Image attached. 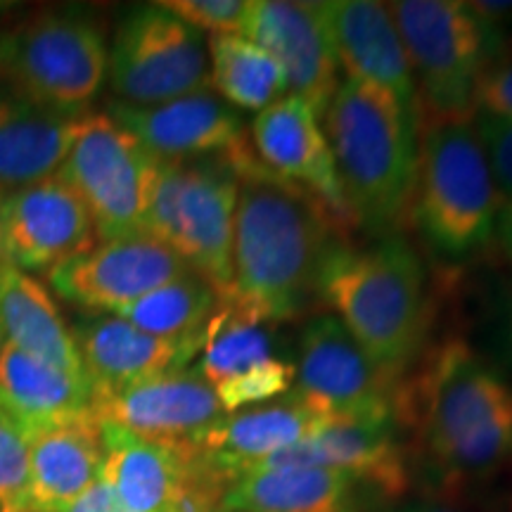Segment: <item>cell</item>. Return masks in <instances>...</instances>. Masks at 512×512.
Returning a JSON list of instances; mask_svg holds the SVG:
<instances>
[{
  "label": "cell",
  "mask_w": 512,
  "mask_h": 512,
  "mask_svg": "<svg viewBox=\"0 0 512 512\" xmlns=\"http://www.w3.org/2000/svg\"><path fill=\"white\" fill-rule=\"evenodd\" d=\"M467 8L477 19H482L484 24L498 31L512 24V3H489V0H482V3H467Z\"/></svg>",
  "instance_id": "obj_37"
},
{
  "label": "cell",
  "mask_w": 512,
  "mask_h": 512,
  "mask_svg": "<svg viewBox=\"0 0 512 512\" xmlns=\"http://www.w3.org/2000/svg\"><path fill=\"white\" fill-rule=\"evenodd\" d=\"M64 512H128L126 505L121 503L117 491L112 489L105 479H98L86 494L76 498Z\"/></svg>",
  "instance_id": "obj_36"
},
{
  "label": "cell",
  "mask_w": 512,
  "mask_h": 512,
  "mask_svg": "<svg viewBox=\"0 0 512 512\" xmlns=\"http://www.w3.org/2000/svg\"><path fill=\"white\" fill-rule=\"evenodd\" d=\"M107 79L119 102L152 107L209 91V50L197 31L162 5H140L114 34Z\"/></svg>",
  "instance_id": "obj_9"
},
{
  "label": "cell",
  "mask_w": 512,
  "mask_h": 512,
  "mask_svg": "<svg viewBox=\"0 0 512 512\" xmlns=\"http://www.w3.org/2000/svg\"><path fill=\"white\" fill-rule=\"evenodd\" d=\"M98 245L81 197L60 174L0 195V261L19 271H53Z\"/></svg>",
  "instance_id": "obj_13"
},
{
  "label": "cell",
  "mask_w": 512,
  "mask_h": 512,
  "mask_svg": "<svg viewBox=\"0 0 512 512\" xmlns=\"http://www.w3.org/2000/svg\"><path fill=\"white\" fill-rule=\"evenodd\" d=\"M252 140L256 157L271 174L316 197L342 228L354 221L339 185L330 143L309 102L294 93L275 100L256 114Z\"/></svg>",
  "instance_id": "obj_15"
},
{
  "label": "cell",
  "mask_w": 512,
  "mask_h": 512,
  "mask_svg": "<svg viewBox=\"0 0 512 512\" xmlns=\"http://www.w3.org/2000/svg\"><path fill=\"white\" fill-rule=\"evenodd\" d=\"M211 86L228 105L266 110L287 95L280 62L245 36H211L207 43Z\"/></svg>",
  "instance_id": "obj_28"
},
{
  "label": "cell",
  "mask_w": 512,
  "mask_h": 512,
  "mask_svg": "<svg viewBox=\"0 0 512 512\" xmlns=\"http://www.w3.org/2000/svg\"><path fill=\"white\" fill-rule=\"evenodd\" d=\"M387 8L422 88L418 121H472L479 76L508 48L503 31L456 0H399Z\"/></svg>",
  "instance_id": "obj_6"
},
{
  "label": "cell",
  "mask_w": 512,
  "mask_h": 512,
  "mask_svg": "<svg viewBox=\"0 0 512 512\" xmlns=\"http://www.w3.org/2000/svg\"><path fill=\"white\" fill-rule=\"evenodd\" d=\"M240 178L226 159L162 162L143 233L171 247L226 302L233 292V230Z\"/></svg>",
  "instance_id": "obj_7"
},
{
  "label": "cell",
  "mask_w": 512,
  "mask_h": 512,
  "mask_svg": "<svg viewBox=\"0 0 512 512\" xmlns=\"http://www.w3.org/2000/svg\"><path fill=\"white\" fill-rule=\"evenodd\" d=\"M159 164L112 117L86 112L60 176L86 204L98 240H112L143 233Z\"/></svg>",
  "instance_id": "obj_10"
},
{
  "label": "cell",
  "mask_w": 512,
  "mask_h": 512,
  "mask_svg": "<svg viewBox=\"0 0 512 512\" xmlns=\"http://www.w3.org/2000/svg\"><path fill=\"white\" fill-rule=\"evenodd\" d=\"M496 235H498V242H501L503 252L508 254V259L512 261V202H505L501 211H498Z\"/></svg>",
  "instance_id": "obj_38"
},
{
  "label": "cell",
  "mask_w": 512,
  "mask_h": 512,
  "mask_svg": "<svg viewBox=\"0 0 512 512\" xmlns=\"http://www.w3.org/2000/svg\"><path fill=\"white\" fill-rule=\"evenodd\" d=\"M0 512H34L27 430L5 411H0Z\"/></svg>",
  "instance_id": "obj_31"
},
{
  "label": "cell",
  "mask_w": 512,
  "mask_h": 512,
  "mask_svg": "<svg viewBox=\"0 0 512 512\" xmlns=\"http://www.w3.org/2000/svg\"><path fill=\"white\" fill-rule=\"evenodd\" d=\"M313 465L344 472L384 498H401L411 484L406 451L389 420H325L313 437L259 460L249 472Z\"/></svg>",
  "instance_id": "obj_18"
},
{
  "label": "cell",
  "mask_w": 512,
  "mask_h": 512,
  "mask_svg": "<svg viewBox=\"0 0 512 512\" xmlns=\"http://www.w3.org/2000/svg\"><path fill=\"white\" fill-rule=\"evenodd\" d=\"M399 384L373 366L335 316L304 328L294 394L323 420L396 422Z\"/></svg>",
  "instance_id": "obj_11"
},
{
  "label": "cell",
  "mask_w": 512,
  "mask_h": 512,
  "mask_svg": "<svg viewBox=\"0 0 512 512\" xmlns=\"http://www.w3.org/2000/svg\"><path fill=\"white\" fill-rule=\"evenodd\" d=\"M93 413L152 441H192L226 415L214 387L188 368L95 394Z\"/></svg>",
  "instance_id": "obj_16"
},
{
  "label": "cell",
  "mask_w": 512,
  "mask_h": 512,
  "mask_svg": "<svg viewBox=\"0 0 512 512\" xmlns=\"http://www.w3.org/2000/svg\"><path fill=\"white\" fill-rule=\"evenodd\" d=\"M411 207L422 240L448 261L482 252L494 238L501 192L472 121H425Z\"/></svg>",
  "instance_id": "obj_5"
},
{
  "label": "cell",
  "mask_w": 512,
  "mask_h": 512,
  "mask_svg": "<svg viewBox=\"0 0 512 512\" xmlns=\"http://www.w3.org/2000/svg\"><path fill=\"white\" fill-rule=\"evenodd\" d=\"M83 370L95 394H110L169 370H181L202 351L204 332L166 339L143 332L114 313H91L76 325Z\"/></svg>",
  "instance_id": "obj_19"
},
{
  "label": "cell",
  "mask_w": 512,
  "mask_h": 512,
  "mask_svg": "<svg viewBox=\"0 0 512 512\" xmlns=\"http://www.w3.org/2000/svg\"><path fill=\"white\" fill-rule=\"evenodd\" d=\"M323 119L351 219L375 235L394 230L413 197L418 117L375 83L347 79Z\"/></svg>",
  "instance_id": "obj_4"
},
{
  "label": "cell",
  "mask_w": 512,
  "mask_h": 512,
  "mask_svg": "<svg viewBox=\"0 0 512 512\" xmlns=\"http://www.w3.org/2000/svg\"><path fill=\"white\" fill-rule=\"evenodd\" d=\"M216 309H219V294L200 275L188 271L136 302L121 306L114 316L128 320L150 335L181 339L207 330Z\"/></svg>",
  "instance_id": "obj_30"
},
{
  "label": "cell",
  "mask_w": 512,
  "mask_h": 512,
  "mask_svg": "<svg viewBox=\"0 0 512 512\" xmlns=\"http://www.w3.org/2000/svg\"><path fill=\"white\" fill-rule=\"evenodd\" d=\"M323 422L292 392L264 406L226 413L190 444L200 453L204 465L230 486L235 479L245 477L259 460L313 437Z\"/></svg>",
  "instance_id": "obj_21"
},
{
  "label": "cell",
  "mask_w": 512,
  "mask_h": 512,
  "mask_svg": "<svg viewBox=\"0 0 512 512\" xmlns=\"http://www.w3.org/2000/svg\"><path fill=\"white\" fill-rule=\"evenodd\" d=\"M472 128L489 162L498 192L512 202V119L475 112Z\"/></svg>",
  "instance_id": "obj_34"
},
{
  "label": "cell",
  "mask_w": 512,
  "mask_h": 512,
  "mask_svg": "<svg viewBox=\"0 0 512 512\" xmlns=\"http://www.w3.org/2000/svg\"><path fill=\"white\" fill-rule=\"evenodd\" d=\"M159 5L197 31H211V36H245L252 12L249 0H166Z\"/></svg>",
  "instance_id": "obj_33"
},
{
  "label": "cell",
  "mask_w": 512,
  "mask_h": 512,
  "mask_svg": "<svg viewBox=\"0 0 512 512\" xmlns=\"http://www.w3.org/2000/svg\"><path fill=\"white\" fill-rule=\"evenodd\" d=\"M188 271V264L164 242L150 233H131L100 240L86 254L53 268L48 283L81 309L114 313Z\"/></svg>",
  "instance_id": "obj_14"
},
{
  "label": "cell",
  "mask_w": 512,
  "mask_h": 512,
  "mask_svg": "<svg viewBox=\"0 0 512 512\" xmlns=\"http://www.w3.org/2000/svg\"><path fill=\"white\" fill-rule=\"evenodd\" d=\"M0 408L19 425L93 411V384L5 342L0 351Z\"/></svg>",
  "instance_id": "obj_27"
},
{
  "label": "cell",
  "mask_w": 512,
  "mask_h": 512,
  "mask_svg": "<svg viewBox=\"0 0 512 512\" xmlns=\"http://www.w3.org/2000/svg\"><path fill=\"white\" fill-rule=\"evenodd\" d=\"M508 339L512 344V306H510V313H508Z\"/></svg>",
  "instance_id": "obj_40"
},
{
  "label": "cell",
  "mask_w": 512,
  "mask_h": 512,
  "mask_svg": "<svg viewBox=\"0 0 512 512\" xmlns=\"http://www.w3.org/2000/svg\"><path fill=\"white\" fill-rule=\"evenodd\" d=\"M358 482L332 467H278L235 479L223 512H356Z\"/></svg>",
  "instance_id": "obj_25"
},
{
  "label": "cell",
  "mask_w": 512,
  "mask_h": 512,
  "mask_svg": "<svg viewBox=\"0 0 512 512\" xmlns=\"http://www.w3.org/2000/svg\"><path fill=\"white\" fill-rule=\"evenodd\" d=\"M105 114L136 136L159 162L226 159L238 178L261 164L247 140L245 121L211 88L152 107L117 100Z\"/></svg>",
  "instance_id": "obj_12"
},
{
  "label": "cell",
  "mask_w": 512,
  "mask_h": 512,
  "mask_svg": "<svg viewBox=\"0 0 512 512\" xmlns=\"http://www.w3.org/2000/svg\"><path fill=\"white\" fill-rule=\"evenodd\" d=\"M83 117L50 110L0 83V195L60 174Z\"/></svg>",
  "instance_id": "obj_23"
},
{
  "label": "cell",
  "mask_w": 512,
  "mask_h": 512,
  "mask_svg": "<svg viewBox=\"0 0 512 512\" xmlns=\"http://www.w3.org/2000/svg\"><path fill=\"white\" fill-rule=\"evenodd\" d=\"M0 330L5 342L27 354L74 375H86L74 330L64 323L50 292L5 261H0Z\"/></svg>",
  "instance_id": "obj_26"
},
{
  "label": "cell",
  "mask_w": 512,
  "mask_h": 512,
  "mask_svg": "<svg viewBox=\"0 0 512 512\" xmlns=\"http://www.w3.org/2000/svg\"><path fill=\"white\" fill-rule=\"evenodd\" d=\"M401 512H458V510H453L451 505H444V503H413Z\"/></svg>",
  "instance_id": "obj_39"
},
{
  "label": "cell",
  "mask_w": 512,
  "mask_h": 512,
  "mask_svg": "<svg viewBox=\"0 0 512 512\" xmlns=\"http://www.w3.org/2000/svg\"><path fill=\"white\" fill-rule=\"evenodd\" d=\"M316 294L373 366L401 380L430 328L425 268L415 249L401 238H382L368 249L335 242L320 266Z\"/></svg>",
  "instance_id": "obj_3"
},
{
  "label": "cell",
  "mask_w": 512,
  "mask_h": 512,
  "mask_svg": "<svg viewBox=\"0 0 512 512\" xmlns=\"http://www.w3.org/2000/svg\"><path fill=\"white\" fill-rule=\"evenodd\" d=\"M475 112L512 119V48L484 67L475 88Z\"/></svg>",
  "instance_id": "obj_35"
},
{
  "label": "cell",
  "mask_w": 512,
  "mask_h": 512,
  "mask_svg": "<svg viewBox=\"0 0 512 512\" xmlns=\"http://www.w3.org/2000/svg\"><path fill=\"white\" fill-rule=\"evenodd\" d=\"M294 377H297V368L292 366L285 358H275L271 363L249 370V373L235 377L214 387L216 396H219L221 408L226 413L245 411L247 406H256L275 396H285L290 392Z\"/></svg>",
  "instance_id": "obj_32"
},
{
  "label": "cell",
  "mask_w": 512,
  "mask_h": 512,
  "mask_svg": "<svg viewBox=\"0 0 512 512\" xmlns=\"http://www.w3.org/2000/svg\"><path fill=\"white\" fill-rule=\"evenodd\" d=\"M342 226L316 197L266 166L240 178L233 230V292L264 323H285L316 294L320 266Z\"/></svg>",
  "instance_id": "obj_1"
},
{
  "label": "cell",
  "mask_w": 512,
  "mask_h": 512,
  "mask_svg": "<svg viewBox=\"0 0 512 512\" xmlns=\"http://www.w3.org/2000/svg\"><path fill=\"white\" fill-rule=\"evenodd\" d=\"M3 344H5V335H3V330H0V351H3ZM0 411H3V408H0Z\"/></svg>",
  "instance_id": "obj_41"
},
{
  "label": "cell",
  "mask_w": 512,
  "mask_h": 512,
  "mask_svg": "<svg viewBox=\"0 0 512 512\" xmlns=\"http://www.w3.org/2000/svg\"><path fill=\"white\" fill-rule=\"evenodd\" d=\"M34 512H64L102 477V422L93 411L24 427Z\"/></svg>",
  "instance_id": "obj_22"
},
{
  "label": "cell",
  "mask_w": 512,
  "mask_h": 512,
  "mask_svg": "<svg viewBox=\"0 0 512 512\" xmlns=\"http://www.w3.org/2000/svg\"><path fill=\"white\" fill-rule=\"evenodd\" d=\"M245 38L283 67L287 88L325 117L339 81V64L318 3L252 0Z\"/></svg>",
  "instance_id": "obj_17"
},
{
  "label": "cell",
  "mask_w": 512,
  "mask_h": 512,
  "mask_svg": "<svg viewBox=\"0 0 512 512\" xmlns=\"http://www.w3.org/2000/svg\"><path fill=\"white\" fill-rule=\"evenodd\" d=\"M339 67L347 79L384 88L418 117V88L392 12L373 0L318 3Z\"/></svg>",
  "instance_id": "obj_20"
},
{
  "label": "cell",
  "mask_w": 512,
  "mask_h": 512,
  "mask_svg": "<svg viewBox=\"0 0 512 512\" xmlns=\"http://www.w3.org/2000/svg\"><path fill=\"white\" fill-rule=\"evenodd\" d=\"M396 425L415 432L446 482L496 475L512 460V384L463 339H448L399 384Z\"/></svg>",
  "instance_id": "obj_2"
},
{
  "label": "cell",
  "mask_w": 512,
  "mask_h": 512,
  "mask_svg": "<svg viewBox=\"0 0 512 512\" xmlns=\"http://www.w3.org/2000/svg\"><path fill=\"white\" fill-rule=\"evenodd\" d=\"M107 57L98 24L74 10L36 12L0 29V83L57 112L88 110Z\"/></svg>",
  "instance_id": "obj_8"
},
{
  "label": "cell",
  "mask_w": 512,
  "mask_h": 512,
  "mask_svg": "<svg viewBox=\"0 0 512 512\" xmlns=\"http://www.w3.org/2000/svg\"><path fill=\"white\" fill-rule=\"evenodd\" d=\"M102 446V479L126 510L166 512L185 475V441H152L102 422Z\"/></svg>",
  "instance_id": "obj_24"
},
{
  "label": "cell",
  "mask_w": 512,
  "mask_h": 512,
  "mask_svg": "<svg viewBox=\"0 0 512 512\" xmlns=\"http://www.w3.org/2000/svg\"><path fill=\"white\" fill-rule=\"evenodd\" d=\"M275 358L273 335L268 323L254 318L233 302H219L204 330L202 361L197 373L211 387L235 380L249 370L271 363Z\"/></svg>",
  "instance_id": "obj_29"
}]
</instances>
